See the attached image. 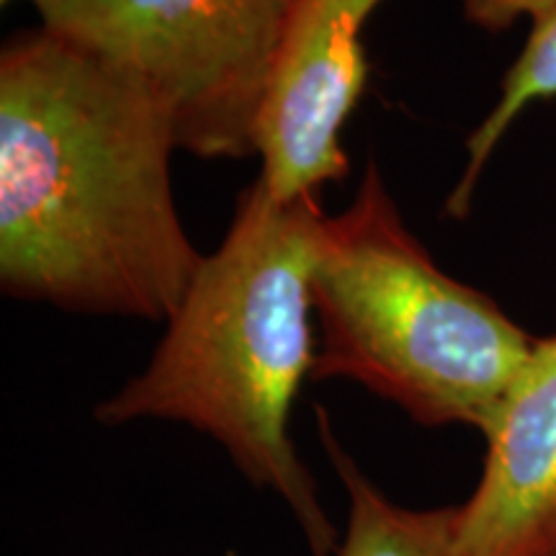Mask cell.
I'll return each mask as SVG.
<instances>
[{
    "label": "cell",
    "instance_id": "obj_9",
    "mask_svg": "<svg viewBox=\"0 0 556 556\" xmlns=\"http://www.w3.org/2000/svg\"><path fill=\"white\" fill-rule=\"evenodd\" d=\"M556 9V0H462L464 18L486 34L513 29L520 18L536 21Z\"/></svg>",
    "mask_w": 556,
    "mask_h": 556
},
{
    "label": "cell",
    "instance_id": "obj_8",
    "mask_svg": "<svg viewBox=\"0 0 556 556\" xmlns=\"http://www.w3.org/2000/svg\"><path fill=\"white\" fill-rule=\"evenodd\" d=\"M548 99H556V9L531 21V34H528L523 50L505 70L503 83H500L497 103L469 135L467 163H464L462 178L456 180L454 191L446 199L448 217H469L479 178L507 129L531 103Z\"/></svg>",
    "mask_w": 556,
    "mask_h": 556
},
{
    "label": "cell",
    "instance_id": "obj_3",
    "mask_svg": "<svg viewBox=\"0 0 556 556\" xmlns=\"http://www.w3.org/2000/svg\"><path fill=\"white\" fill-rule=\"evenodd\" d=\"M309 287L312 381H356L422 428L484 433L539 340L435 266L374 160L353 204L319 222Z\"/></svg>",
    "mask_w": 556,
    "mask_h": 556
},
{
    "label": "cell",
    "instance_id": "obj_1",
    "mask_svg": "<svg viewBox=\"0 0 556 556\" xmlns=\"http://www.w3.org/2000/svg\"><path fill=\"white\" fill-rule=\"evenodd\" d=\"M168 114L142 83L47 29L0 52V289L168 323L204 255L180 222Z\"/></svg>",
    "mask_w": 556,
    "mask_h": 556
},
{
    "label": "cell",
    "instance_id": "obj_6",
    "mask_svg": "<svg viewBox=\"0 0 556 556\" xmlns=\"http://www.w3.org/2000/svg\"><path fill=\"white\" fill-rule=\"evenodd\" d=\"M482 438V475L456 505L467 554L556 556V336L536 340Z\"/></svg>",
    "mask_w": 556,
    "mask_h": 556
},
{
    "label": "cell",
    "instance_id": "obj_2",
    "mask_svg": "<svg viewBox=\"0 0 556 556\" xmlns=\"http://www.w3.org/2000/svg\"><path fill=\"white\" fill-rule=\"evenodd\" d=\"M323 217L317 197L281 201L253 180L148 366L93 409L106 428L165 420L217 441L255 490L281 500L309 556L340 544L289 428L315 368L309 283Z\"/></svg>",
    "mask_w": 556,
    "mask_h": 556
},
{
    "label": "cell",
    "instance_id": "obj_5",
    "mask_svg": "<svg viewBox=\"0 0 556 556\" xmlns=\"http://www.w3.org/2000/svg\"><path fill=\"white\" fill-rule=\"evenodd\" d=\"M384 0H291L255 124L261 180L281 201L343 180V129L364 96V26Z\"/></svg>",
    "mask_w": 556,
    "mask_h": 556
},
{
    "label": "cell",
    "instance_id": "obj_7",
    "mask_svg": "<svg viewBox=\"0 0 556 556\" xmlns=\"http://www.w3.org/2000/svg\"><path fill=\"white\" fill-rule=\"evenodd\" d=\"M317 433L348 497L345 528L336 556H469L458 536L456 505L407 507L381 492L348 454L325 407L315 409Z\"/></svg>",
    "mask_w": 556,
    "mask_h": 556
},
{
    "label": "cell",
    "instance_id": "obj_4",
    "mask_svg": "<svg viewBox=\"0 0 556 556\" xmlns=\"http://www.w3.org/2000/svg\"><path fill=\"white\" fill-rule=\"evenodd\" d=\"M13 3V0H3ZM41 29L142 83L178 150L255 155V124L291 0H26Z\"/></svg>",
    "mask_w": 556,
    "mask_h": 556
}]
</instances>
